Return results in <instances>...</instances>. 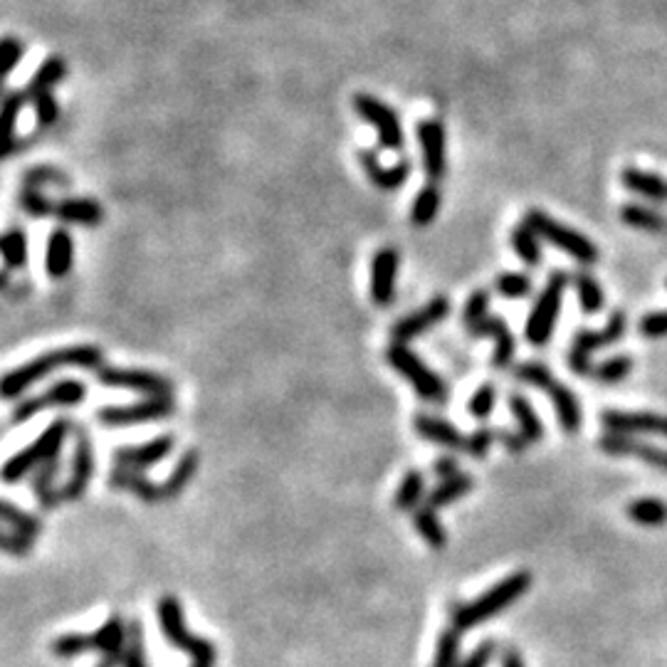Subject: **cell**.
I'll return each instance as SVG.
<instances>
[{"instance_id":"1","label":"cell","mask_w":667,"mask_h":667,"mask_svg":"<svg viewBox=\"0 0 667 667\" xmlns=\"http://www.w3.org/2000/svg\"><path fill=\"white\" fill-rule=\"evenodd\" d=\"M65 366H77V369H102L104 354L99 346L92 344L65 346V349H55L50 351V354H42L38 359L28 361V364L18 366V369L5 374L3 386H0L3 388V398L5 401L20 398L30 386H33V383L55 374L57 369H65Z\"/></svg>"},{"instance_id":"2","label":"cell","mask_w":667,"mask_h":667,"mask_svg":"<svg viewBox=\"0 0 667 667\" xmlns=\"http://www.w3.org/2000/svg\"><path fill=\"white\" fill-rule=\"evenodd\" d=\"M532 574L529 571H514V574L504 576L500 584L487 588L482 596H477L475 601L460 603L453 608V626L460 630H470L480 623L490 621V618L500 616L502 611H507L512 603H517L524 593L532 588Z\"/></svg>"},{"instance_id":"3","label":"cell","mask_w":667,"mask_h":667,"mask_svg":"<svg viewBox=\"0 0 667 667\" xmlns=\"http://www.w3.org/2000/svg\"><path fill=\"white\" fill-rule=\"evenodd\" d=\"M512 374L517 381L527 383V386L542 388L546 396H549V401L554 403L556 418H559L561 430H564L566 435L579 433L584 416H581L579 398L574 396V391H571L569 386H564V383L551 374L544 364H539V361H527V364L514 366Z\"/></svg>"},{"instance_id":"4","label":"cell","mask_w":667,"mask_h":667,"mask_svg":"<svg viewBox=\"0 0 667 667\" xmlns=\"http://www.w3.org/2000/svg\"><path fill=\"white\" fill-rule=\"evenodd\" d=\"M72 430H75V425H72L70 418H60L47 425L40 438H35L28 448L15 453L13 458L5 462L3 480L8 482V485H13V482H20V477H25L28 472H35L40 465H45L47 460L60 458L62 445H65L67 435H70Z\"/></svg>"},{"instance_id":"5","label":"cell","mask_w":667,"mask_h":667,"mask_svg":"<svg viewBox=\"0 0 667 667\" xmlns=\"http://www.w3.org/2000/svg\"><path fill=\"white\" fill-rule=\"evenodd\" d=\"M386 361L396 374H401L411 383L413 391H416L423 401L438 403V406L448 401V383L435 374L416 351L408 349L406 344H396V341H393L386 349Z\"/></svg>"},{"instance_id":"6","label":"cell","mask_w":667,"mask_h":667,"mask_svg":"<svg viewBox=\"0 0 667 667\" xmlns=\"http://www.w3.org/2000/svg\"><path fill=\"white\" fill-rule=\"evenodd\" d=\"M156 616H159L161 630H164L166 640L176 650L186 653L188 658H193V663L201 665H213L215 663V645L206 638H198L193 635L186 626V616H183V606L178 598L164 596L156 606Z\"/></svg>"},{"instance_id":"7","label":"cell","mask_w":667,"mask_h":667,"mask_svg":"<svg viewBox=\"0 0 667 667\" xmlns=\"http://www.w3.org/2000/svg\"><path fill=\"white\" fill-rule=\"evenodd\" d=\"M524 223H527L539 238L546 240V243L556 245L559 250H564L566 255L574 257V260L581 262V265H596L598 257H601L598 255V245L593 243V240H588L584 233H579V230L549 218L544 210L529 208L527 215H524Z\"/></svg>"},{"instance_id":"8","label":"cell","mask_w":667,"mask_h":667,"mask_svg":"<svg viewBox=\"0 0 667 667\" xmlns=\"http://www.w3.org/2000/svg\"><path fill=\"white\" fill-rule=\"evenodd\" d=\"M569 285V275L564 270L551 272L546 280L544 290L539 292V299L534 302V309L527 317V327H524V336L532 346H546L554 336V327L559 322L561 304H564V292Z\"/></svg>"},{"instance_id":"9","label":"cell","mask_w":667,"mask_h":667,"mask_svg":"<svg viewBox=\"0 0 667 667\" xmlns=\"http://www.w3.org/2000/svg\"><path fill=\"white\" fill-rule=\"evenodd\" d=\"M626 327V314L613 312V317L608 319L603 329H581V332L576 334L574 344H571L569 369L574 371L576 376H591V354H596L603 346H611L616 344V341H621L623 334H626Z\"/></svg>"},{"instance_id":"10","label":"cell","mask_w":667,"mask_h":667,"mask_svg":"<svg viewBox=\"0 0 667 667\" xmlns=\"http://www.w3.org/2000/svg\"><path fill=\"white\" fill-rule=\"evenodd\" d=\"M84 398H87V383L80 381V378H62V381L52 383L45 393L23 398V401L15 406L13 416H10V423L13 425L28 423L30 418L47 411V408L80 406V403H84Z\"/></svg>"},{"instance_id":"11","label":"cell","mask_w":667,"mask_h":667,"mask_svg":"<svg viewBox=\"0 0 667 667\" xmlns=\"http://www.w3.org/2000/svg\"><path fill=\"white\" fill-rule=\"evenodd\" d=\"M354 112L364 119L366 124H371L376 129L378 141H381L383 149L388 151H401L406 144V136H403V124L398 119L396 109L388 107L386 102L376 99L374 94H356L354 97Z\"/></svg>"},{"instance_id":"12","label":"cell","mask_w":667,"mask_h":667,"mask_svg":"<svg viewBox=\"0 0 667 667\" xmlns=\"http://www.w3.org/2000/svg\"><path fill=\"white\" fill-rule=\"evenodd\" d=\"M173 413H176V403L171 396H146L126 406H104L97 413V420L102 425H136L171 418Z\"/></svg>"},{"instance_id":"13","label":"cell","mask_w":667,"mask_h":667,"mask_svg":"<svg viewBox=\"0 0 667 667\" xmlns=\"http://www.w3.org/2000/svg\"><path fill=\"white\" fill-rule=\"evenodd\" d=\"M97 381L109 388H126L136 391L141 396H171L173 381L171 378L154 374L146 369H114V366H102L94 371Z\"/></svg>"},{"instance_id":"14","label":"cell","mask_w":667,"mask_h":667,"mask_svg":"<svg viewBox=\"0 0 667 667\" xmlns=\"http://www.w3.org/2000/svg\"><path fill=\"white\" fill-rule=\"evenodd\" d=\"M448 314H450V299L440 294V297L430 299L425 307H420L418 312L398 319V322L391 327L393 341H396V344H406V341L418 339V336H423L428 329L438 327L440 322H445Z\"/></svg>"},{"instance_id":"15","label":"cell","mask_w":667,"mask_h":667,"mask_svg":"<svg viewBox=\"0 0 667 667\" xmlns=\"http://www.w3.org/2000/svg\"><path fill=\"white\" fill-rule=\"evenodd\" d=\"M94 475V450H92V438H89L87 428L80 425L75 428V455H72V472L70 480L62 487V500L75 502L82 500L84 492H87L89 480Z\"/></svg>"},{"instance_id":"16","label":"cell","mask_w":667,"mask_h":667,"mask_svg":"<svg viewBox=\"0 0 667 667\" xmlns=\"http://www.w3.org/2000/svg\"><path fill=\"white\" fill-rule=\"evenodd\" d=\"M420 151H423V168L430 183H438L448 171V156H445V126L438 119H425L416 129Z\"/></svg>"},{"instance_id":"17","label":"cell","mask_w":667,"mask_h":667,"mask_svg":"<svg viewBox=\"0 0 667 667\" xmlns=\"http://www.w3.org/2000/svg\"><path fill=\"white\" fill-rule=\"evenodd\" d=\"M398 257L396 248H381L371 260V277H369V292L371 302L378 307H388L396 297V282H398Z\"/></svg>"},{"instance_id":"18","label":"cell","mask_w":667,"mask_h":667,"mask_svg":"<svg viewBox=\"0 0 667 667\" xmlns=\"http://www.w3.org/2000/svg\"><path fill=\"white\" fill-rule=\"evenodd\" d=\"M601 425L606 428V433L616 435H660V438H667V416H658V413L603 411Z\"/></svg>"},{"instance_id":"19","label":"cell","mask_w":667,"mask_h":667,"mask_svg":"<svg viewBox=\"0 0 667 667\" xmlns=\"http://www.w3.org/2000/svg\"><path fill=\"white\" fill-rule=\"evenodd\" d=\"M598 448H601L606 455H613V458H635L645 462V465H653L667 475V450L655 448V445L648 443H640V440L630 438V435L606 433L601 440H598Z\"/></svg>"},{"instance_id":"20","label":"cell","mask_w":667,"mask_h":667,"mask_svg":"<svg viewBox=\"0 0 667 667\" xmlns=\"http://www.w3.org/2000/svg\"><path fill=\"white\" fill-rule=\"evenodd\" d=\"M176 448V438L173 435H159V438L149 440L141 445H124V448L114 450V462L122 467H136V470H146L159 462H164L168 455Z\"/></svg>"},{"instance_id":"21","label":"cell","mask_w":667,"mask_h":667,"mask_svg":"<svg viewBox=\"0 0 667 667\" xmlns=\"http://www.w3.org/2000/svg\"><path fill=\"white\" fill-rule=\"evenodd\" d=\"M467 334L477 336V339H492L495 341V354H492V364L497 369H507L514 361V351H517V341L514 334L509 332L507 322L500 317H485L482 322H477L475 327L467 329Z\"/></svg>"},{"instance_id":"22","label":"cell","mask_w":667,"mask_h":667,"mask_svg":"<svg viewBox=\"0 0 667 667\" xmlns=\"http://www.w3.org/2000/svg\"><path fill=\"white\" fill-rule=\"evenodd\" d=\"M413 428H416V433L423 440H428V443L455 450V453H465L467 438L460 433V428H455V425L448 423V420L420 413V416H416V420H413Z\"/></svg>"},{"instance_id":"23","label":"cell","mask_w":667,"mask_h":667,"mask_svg":"<svg viewBox=\"0 0 667 667\" xmlns=\"http://www.w3.org/2000/svg\"><path fill=\"white\" fill-rule=\"evenodd\" d=\"M359 164L364 168L366 178L378 188V191H396L411 176V164L408 161H398L396 166H381L378 156L371 149L359 151Z\"/></svg>"},{"instance_id":"24","label":"cell","mask_w":667,"mask_h":667,"mask_svg":"<svg viewBox=\"0 0 667 667\" xmlns=\"http://www.w3.org/2000/svg\"><path fill=\"white\" fill-rule=\"evenodd\" d=\"M109 487L117 492H131V495L144 502L164 500V487L151 482L144 475V470H136V467H114L112 475H109Z\"/></svg>"},{"instance_id":"25","label":"cell","mask_w":667,"mask_h":667,"mask_svg":"<svg viewBox=\"0 0 667 667\" xmlns=\"http://www.w3.org/2000/svg\"><path fill=\"white\" fill-rule=\"evenodd\" d=\"M75 262V240L65 228H55L47 238L45 270L52 280H65Z\"/></svg>"},{"instance_id":"26","label":"cell","mask_w":667,"mask_h":667,"mask_svg":"<svg viewBox=\"0 0 667 667\" xmlns=\"http://www.w3.org/2000/svg\"><path fill=\"white\" fill-rule=\"evenodd\" d=\"M621 183L628 188V191L638 193V196L648 198V201L655 203H665L667 201V181L658 173L643 171V168H623L621 173Z\"/></svg>"},{"instance_id":"27","label":"cell","mask_w":667,"mask_h":667,"mask_svg":"<svg viewBox=\"0 0 667 667\" xmlns=\"http://www.w3.org/2000/svg\"><path fill=\"white\" fill-rule=\"evenodd\" d=\"M60 465H62L60 458L47 460L45 465H40L38 470H35L33 480H30L35 500H38L40 507L47 509V512L55 509L60 502H65L62 500V490H57L55 487V477H57V472H60Z\"/></svg>"},{"instance_id":"28","label":"cell","mask_w":667,"mask_h":667,"mask_svg":"<svg viewBox=\"0 0 667 667\" xmlns=\"http://www.w3.org/2000/svg\"><path fill=\"white\" fill-rule=\"evenodd\" d=\"M55 215L65 223L99 225L104 218V210L92 198H62V201H57Z\"/></svg>"},{"instance_id":"29","label":"cell","mask_w":667,"mask_h":667,"mask_svg":"<svg viewBox=\"0 0 667 667\" xmlns=\"http://www.w3.org/2000/svg\"><path fill=\"white\" fill-rule=\"evenodd\" d=\"M507 406L509 413H512L514 420H517L519 433H522L529 443H539V440L544 438V423L542 418L537 416L532 403L527 401V396H522V393H512V396L507 398Z\"/></svg>"},{"instance_id":"30","label":"cell","mask_w":667,"mask_h":667,"mask_svg":"<svg viewBox=\"0 0 667 667\" xmlns=\"http://www.w3.org/2000/svg\"><path fill=\"white\" fill-rule=\"evenodd\" d=\"M198 467H201V453H198L196 448H188L186 453L178 458L176 467H173L171 475L166 477L164 485H161L164 487V500H173V497L181 495V492L186 490L188 482L196 477Z\"/></svg>"},{"instance_id":"31","label":"cell","mask_w":667,"mask_h":667,"mask_svg":"<svg viewBox=\"0 0 667 667\" xmlns=\"http://www.w3.org/2000/svg\"><path fill=\"white\" fill-rule=\"evenodd\" d=\"M472 487H475V480H472L470 475H465V472H460V475L450 477V480H443L438 487H435V490H430L425 504L433 509H443V507H448V504L458 502L462 500V497L470 495Z\"/></svg>"},{"instance_id":"32","label":"cell","mask_w":667,"mask_h":667,"mask_svg":"<svg viewBox=\"0 0 667 667\" xmlns=\"http://www.w3.org/2000/svg\"><path fill=\"white\" fill-rule=\"evenodd\" d=\"M509 243H512V250L517 252L519 260L529 267H539L542 265V238L529 228L527 223L517 225L509 233Z\"/></svg>"},{"instance_id":"33","label":"cell","mask_w":667,"mask_h":667,"mask_svg":"<svg viewBox=\"0 0 667 667\" xmlns=\"http://www.w3.org/2000/svg\"><path fill=\"white\" fill-rule=\"evenodd\" d=\"M65 77H67V62L62 60L60 55L47 57V60L38 67V72H35L28 87H25V94H28V99H33L35 94L50 92V89L55 87V84H60Z\"/></svg>"},{"instance_id":"34","label":"cell","mask_w":667,"mask_h":667,"mask_svg":"<svg viewBox=\"0 0 667 667\" xmlns=\"http://www.w3.org/2000/svg\"><path fill=\"white\" fill-rule=\"evenodd\" d=\"M621 220L628 225V228L635 230H645V233H663L667 230V218L663 213L653 208L638 206V203H626L621 206Z\"/></svg>"},{"instance_id":"35","label":"cell","mask_w":667,"mask_h":667,"mask_svg":"<svg viewBox=\"0 0 667 667\" xmlns=\"http://www.w3.org/2000/svg\"><path fill=\"white\" fill-rule=\"evenodd\" d=\"M626 517L640 527H663L667 524V504L658 497H643L628 504Z\"/></svg>"},{"instance_id":"36","label":"cell","mask_w":667,"mask_h":667,"mask_svg":"<svg viewBox=\"0 0 667 667\" xmlns=\"http://www.w3.org/2000/svg\"><path fill=\"white\" fill-rule=\"evenodd\" d=\"M413 527H416V532L433 546V549H443V546L448 544V534H445L443 522H440L435 509L428 507V504L413 509Z\"/></svg>"},{"instance_id":"37","label":"cell","mask_w":667,"mask_h":667,"mask_svg":"<svg viewBox=\"0 0 667 667\" xmlns=\"http://www.w3.org/2000/svg\"><path fill=\"white\" fill-rule=\"evenodd\" d=\"M440 203H443V196H440V188L435 186V183H428V186L420 188L411 208V223L418 225V228H425V225L433 223V220L438 218Z\"/></svg>"},{"instance_id":"38","label":"cell","mask_w":667,"mask_h":667,"mask_svg":"<svg viewBox=\"0 0 667 667\" xmlns=\"http://www.w3.org/2000/svg\"><path fill=\"white\" fill-rule=\"evenodd\" d=\"M423 495H425L423 472L408 470L406 477L401 480V485H398L396 497H393V507H396L398 512H413V509L418 507V502L423 500Z\"/></svg>"},{"instance_id":"39","label":"cell","mask_w":667,"mask_h":667,"mask_svg":"<svg viewBox=\"0 0 667 667\" xmlns=\"http://www.w3.org/2000/svg\"><path fill=\"white\" fill-rule=\"evenodd\" d=\"M574 287L579 292V304L584 314H598L606 304V294H603L601 282L591 275V272H576Z\"/></svg>"},{"instance_id":"40","label":"cell","mask_w":667,"mask_h":667,"mask_svg":"<svg viewBox=\"0 0 667 667\" xmlns=\"http://www.w3.org/2000/svg\"><path fill=\"white\" fill-rule=\"evenodd\" d=\"M0 252L8 270H20L28 262V235L23 228H8L0 240Z\"/></svg>"},{"instance_id":"41","label":"cell","mask_w":667,"mask_h":667,"mask_svg":"<svg viewBox=\"0 0 667 667\" xmlns=\"http://www.w3.org/2000/svg\"><path fill=\"white\" fill-rule=\"evenodd\" d=\"M52 655L57 658H77L84 653H99L97 635H84V633H65L60 638L52 640Z\"/></svg>"},{"instance_id":"42","label":"cell","mask_w":667,"mask_h":667,"mask_svg":"<svg viewBox=\"0 0 667 667\" xmlns=\"http://www.w3.org/2000/svg\"><path fill=\"white\" fill-rule=\"evenodd\" d=\"M0 517H3V522L8 524L13 532L23 534V537H38L42 532V522L38 517H33L30 512H25V509L15 507L13 502H3L0 504Z\"/></svg>"},{"instance_id":"43","label":"cell","mask_w":667,"mask_h":667,"mask_svg":"<svg viewBox=\"0 0 667 667\" xmlns=\"http://www.w3.org/2000/svg\"><path fill=\"white\" fill-rule=\"evenodd\" d=\"M433 667H460V630L455 626L445 628L438 635Z\"/></svg>"},{"instance_id":"44","label":"cell","mask_w":667,"mask_h":667,"mask_svg":"<svg viewBox=\"0 0 667 667\" xmlns=\"http://www.w3.org/2000/svg\"><path fill=\"white\" fill-rule=\"evenodd\" d=\"M630 371H633V359L630 356H613V359L601 361V364H593L588 378L598 383H621L626 381Z\"/></svg>"},{"instance_id":"45","label":"cell","mask_w":667,"mask_h":667,"mask_svg":"<svg viewBox=\"0 0 667 667\" xmlns=\"http://www.w3.org/2000/svg\"><path fill=\"white\" fill-rule=\"evenodd\" d=\"M495 290L504 299H527L532 294V280L522 272H502L495 280Z\"/></svg>"},{"instance_id":"46","label":"cell","mask_w":667,"mask_h":667,"mask_svg":"<svg viewBox=\"0 0 667 667\" xmlns=\"http://www.w3.org/2000/svg\"><path fill=\"white\" fill-rule=\"evenodd\" d=\"M495 403L497 386L495 383H482V386L472 393L470 401H467V413L477 420H487L492 416V411H495Z\"/></svg>"},{"instance_id":"47","label":"cell","mask_w":667,"mask_h":667,"mask_svg":"<svg viewBox=\"0 0 667 667\" xmlns=\"http://www.w3.org/2000/svg\"><path fill=\"white\" fill-rule=\"evenodd\" d=\"M124 667H149V663H146V650H144V630H141L139 621L129 623Z\"/></svg>"},{"instance_id":"48","label":"cell","mask_w":667,"mask_h":667,"mask_svg":"<svg viewBox=\"0 0 667 667\" xmlns=\"http://www.w3.org/2000/svg\"><path fill=\"white\" fill-rule=\"evenodd\" d=\"M20 206L30 218H50V215H55L57 203H52L40 188H25L23 196H20Z\"/></svg>"},{"instance_id":"49","label":"cell","mask_w":667,"mask_h":667,"mask_svg":"<svg viewBox=\"0 0 667 667\" xmlns=\"http://www.w3.org/2000/svg\"><path fill=\"white\" fill-rule=\"evenodd\" d=\"M490 292L487 290H475L470 294V299L465 302V309H462V324L465 329L475 327L477 322H482L485 317H490Z\"/></svg>"},{"instance_id":"50","label":"cell","mask_w":667,"mask_h":667,"mask_svg":"<svg viewBox=\"0 0 667 667\" xmlns=\"http://www.w3.org/2000/svg\"><path fill=\"white\" fill-rule=\"evenodd\" d=\"M25 102H28V94L23 92H8L3 99V126H5V136L8 139H15V124H18L20 112H23Z\"/></svg>"},{"instance_id":"51","label":"cell","mask_w":667,"mask_h":667,"mask_svg":"<svg viewBox=\"0 0 667 667\" xmlns=\"http://www.w3.org/2000/svg\"><path fill=\"white\" fill-rule=\"evenodd\" d=\"M495 440H497V430L495 428L475 430V433L467 438L465 453L470 455V458H475V460H485L487 453H490V448L495 445Z\"/></svg>"},{"instance_id":"52","label":"cell","mask_w":667,"mask_h":667,"mask_svg":"<svg viewBox=\"0 0 667 667\" xmlns=\"http://www.w3.org/2000/svg\"><path fill=\"white\" fill-rule=\"evenodd\" d=\"M35 117H38L40 126H52L60 119V104L52 97V92H40L33 97Z\"/></svg>"},{"instance_id":"53","label":"cell","mask_w":667,"mask_h":667,"mask_svg":"<svg viewBox=\"0 0 667 667\" xmlns=\"http://www.w3.org/2000/svg\"><path fill=\"white\" fill-rule=\"evenodd\" d=\"M45 183H67V176L52 166L30 168V171L25 173V188H42Z\"/></svg>"},{"instance_id":"54","label":"cell","mask_w":667,"mask_h":667,"mask_svg":"<svg viewBox=\"0 0 667 667\" xmlns=\"http://www.w3.org/2000/svg\"><path fill=\"white\" fill-rule=\"evenodd\" d=\"M0 52H3V75H13V70L20 65V60H23L25 45L18 38H13V35H8V38L3 40Z\"/></svg>"},{"instance_id":"55","label":"cell","mask_w":667,"mask_h":667,"mask_svg":"<svg viewBox=\"0 0 667 667\" xmlns=\"http://www.w3.org/2000/svg\"><path fill=\"white\" fill-rule=\"evenodd\" d=\"M638 329L645 339H663V336H667V309L665 312L645 314V317L640 319Z\"/></svg>"},{"instance_id":"56","label":"cell","mask_w":667,"mask_h":667,"mask_svg":"<svg viewBox=\"0 0 667 667\" xmlns=\"http://www.w3.org/2000/svg\"><path fill=\"white\" fill-rule=\"evenodd\" d=\"M495 653H497V645L492 643V640H485V643L477 645V648L472 650L465 660H462L460 667H490Z\"/></svg>"},{"instance_id":"57","label":"cell","mask_w":667,"mask_h":667,"mask_svg":"<svg viewBox=\"0 0 667 667\" xmlns=\"http://www.w3.org/2000/svg\"><path fill=\"white\" fill-rule=\"evenodd\" d=\"M3 551L13 556H28L30 551H33V539L23 537V534L8 529V532L3 534Z\"/></svg>"},{"instance_id":"58","label":"cell","mask_w":667,"mask_h":667,"mask_svg":"<svg viewBox=\"0 0 667 667\" xmlns=\"http://www.w3.org/2000/svg\"><path fill=\"white\" fill-rule=\"evenodd\" d=\"M497 440H500L504 448H507L509 453H514V455H522L524 450H527V445H529V440L524 438V435L519 433V430H504V428H500V430H497Z\"/></svg>"},{"instance_id":"59","label":"cell","mask_w":667,"mask_h":667,"mask_svg":"<svg viewBox=\"0 0 667 667\" xmlns=\"http://www.w3.org/2000/svg\"><path fill=\"white\" fill-rule=\"evenodd\" d=\"M460 465L455 455H445V458L433 462V475H438L440 480H450V477L460 475Z\"/></svg>"},{"instance_id":"60","label":"cell","mask_w":667,"mask_h":667,"mask_svg":"<svg viewBox=\"0 0 667 667\" xmlns=\"http://www.w3.org/2000/svg\"><path fill=\"white\" fill-rule=\"evenodd\" d=\"M502 667H524V660L522 655L517 653V650H507L502 658Z\"/></svg>"},{"instance_id":"61","label":"cell","mask_w":667,"mask_h":667,"mask_svg":"<svg viewBox=\"0 0 667 667\" xmlns=\"http://www.w3.org/2000/svg\"><path fill=\"white\" fill-rule=\"evenodd\" d=\"M193 667H213V665H201V663H193Z\"/></svg>"}]
</instances>
